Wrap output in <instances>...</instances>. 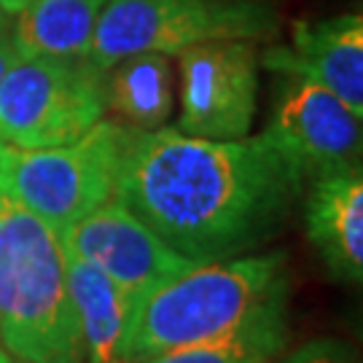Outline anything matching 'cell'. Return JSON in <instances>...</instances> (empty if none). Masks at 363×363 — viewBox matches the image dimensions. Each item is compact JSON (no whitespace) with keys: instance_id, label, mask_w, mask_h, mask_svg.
<instances>
[{"instance_id":"19","label":"cell","mask_w":363,"mask_h":363,"mask_svg":"<svg viewBox=\"0 0 363 363\" xmlns=\"http://www.w3.org/2000/svg\"><path fill=\"white\" fill-rule=\"evenodd\" d=\"M9 27H11V16L0 11V33H3V30H9Z\"/></svg>"},{"instance_id":"5","label":"cell","mask_w":363,"mask_h":363,"mask_svg":"<svg viewBox=\"0 0 363 363\" xmlns=\"http://www.w3.org/2000/svg\"><path fill=\"white\" fill-rule=\"evenodd\" d=\"M124 124L103 118L54 148L0 143V202L33 213L60 234L116 194Z\"/></svg>"},{"instance_id":"9","label":"cell","mask_w":363,"mask_h":363,"mask_svg":"<svg viewBox=\"0 0 363 363\" xmlns=\"http://www.w3.org/2000/svg\"><path fill=\"white\" fill-rule=\"evenodd\" d=\"M264 135L301 181L361 167V116L337 94L304 78L280 76L272 121Z\"/></svg>"},{"instance_id":"15","label":"cell","mask_w":363,"mask_h":363,"mask_svg":"<svg viewBox=\"0 0 363 363\" xmlns=\"http://www.w3.org/2000/svg\"><path fill=\"white\" fill-rule=\"evenodd\" d=\"M286 342L277 339H229V342H210L191 345L143 358L138 363H272V358L283 350Z\"/></svg>"},{"instance_id":"6","label":"cell","mask_w":363,"mask_h":363,"mask_svg":"<svg viewBox=\"0 0 363 363\" xmlns=\"http://www.w3.org/2000/svg\"><path fill=\"white\" fill-rule=\"evenodd\" d=\"M105 70L86 57H16L0 81V143L54 148L103 121Z\"/></svg>"},{"instance_id":"10","label":"cell","mask_w":363,"mask_h":363,"mask_svg":"<svg viewBox=\"0 0 363 363\" xmlns=\"http://www.w3.org/2000/svg\"><path fill=\"white\" fill-rule=\"evenodd\" d=\"M259 65L277 76L312 81L337 94L363 118V16L337 13L328 19H301L291 27V46L259 54Z\"/></svg>"},{"instance_id":"21","label":"cell","mask_w":363,"mask_h":363,"mask_svg":"<svg viewBox=\"0 0 363 363\" xmlns=\"http://www.w3.org/2000/svg\"><path fill=\"white\" fill-rule=\"evenodd\" d=\"M3 355H6V352H3V350H0V358H3Z\"/></svg>"},{"instance_id":"13","label":"cell","mask_w":363,"mask_h":363,"mask_svg":"<svg viewBox=\"0 0 363 363\" xmlns=\"http://www.w3.org/2000/svg\"><path fill=\"white\" fill-rule=\"evenodd\" d=\"M105 0H27L11 16L16 57H86Z\"/></svg>"},{"instance_id":"2","label":"cell","mask_w":363,"mask_h":363,"mask_svg":"<svg viewBox=\"0 0 363 363\" xmlns=\"http://www.w3.org/2000/svg\"><path fill=\"white\" fill-rule=\"evenodd\" d=\"M288 294L291 277L280 250L196 264L135 304L121 358L138 363L178 347L245 337L286 342Z\"/></svg>"},{"instance_id":"12","label":"cell","mask_w":363,"mask_h":363,"mask_svg":"<svg viewBox=\"0 0 363 363\" xmlns=\"http://www.w3.org/2000/svg\"><path fill=\"white\" fill-rule=\"evenodd\" d=\"M65 277L76 307L84 363H124L121 339L132 315L127 296L100 269L70 253H65Z\"/></svg>"},{"instance_id":"14","label":"cell","mask_w":363,"mask_h":363,"mask_svg":"<svg viewBox=\"0 0 363 363\" xmlns=\"http://www.w3.org/2000/svg\"><path fill=\"white\" fill-rule=\"evenodd\" d=\"M175 81L164 54H132L105 70V108L132 130H159L172 116Z\"/></svg>"},{"instance_id":"20","label":"cell","mask_w":363,"mask_h":363,"mask_svg":"<svg viewBox=\"0 0 363 363\" xmlns=\"http://www.w3.org/2000/svg\"><path fill=\"white\" fill-rule=\"evenodd\" d=\"M0 363H22V361H13V358H9V352H6V355L0 358Z\"/></svg>"},{"instance_id":"3","label":"cell","mask_w":363,"mask_h":363,"mask_svg":"<svg viewBox=\"0 0 363 363\" xmlns=\"http://www.w3.org/2000/svg\"><path fill=\"white\" fill-rule=\"evenodd\" d=\"M0 345L22 363H84L65 253L49 223L0 202Z\"/></svg>"},{"instance_id":"16","label":"cell","mask_w":363,"mask_h":363,"mask_svg":"<svg viewBox=\"0 0 363 363\" xmlns=\"http://www.w3.org/2000/svg\"><path fill=\"white\" fill-rule=\"evenodd\" d=\"M283 363H355V355L339 339H315L291 352Z\"/></svg>"},{"instance_id":"1","label":"cell","mask_w":363,"mask_h":363,"mask_svg":"<svg viewBox=\"0 0 363 363\" xmlns=\"http://www.w3.org/2000/svg\"><path fill=\"white\" fill-rule=\"evenodd\" d=\"M301 186L264 132L208 140L175 127H124L113 196L172 250L210 264L269 242Z\"/></svg>"},{"instance_id":"17","label":"cell","mask_w":363,"mask_h":363,"mask_svg":"<svg viewBox=\"0 0 363 363\" xmlns=\"http://www.w3.org/2000/svg\"><path fill=\"white\" fill-rule=\"evenodd\" d=\"M16 62V49H13L11 43V27L9 30H3L0 33V81L6 76V70Z\"/></svg>"},{"instance_id":"18","label":"cell","mask_w":363,"mask_h":363,"mask_svg":"<svg viewBox=\"0 0 363 363\" xmlns=\"http://www.w3.org/2000/svg\"><path fill=\"white\" fill-rule=\"evenodd\" d=\"M25 3H27V0H0V11L9 13V16H13V13L19 11Z\"/></svg>"},{"instance_id":"11","label":"cell","mask_w":363,"mask_h":363,"mask_svg":"<svg viewBox=\"0 0 363 363\" xmlns=\"http://www.w3.org/2000/svg\"><path fill=\"white\" fill-rule=\"evenodd\" d=\"M307 240L334 280L361 286L363 277V172H331L312 181L304 205Z\"/></svg>"},{"instance_id":"8","label":"cell","mask_w":363,"mask_h":363,"mask_svg":"<svg viewBox=\"0 0 363 363\" xmlns=\"http://www.w3.org/2000/svg\"><path fill=\"white\" fill-rule=\"evenodd\" d=\"M65 253L91 264L135 304L154 288L189 272L196 261L181 256L116 196L57 234Z\"/></svg>"},{"instance_id":"7","label":"cell","mask_w":363,"mask_h":363,"mask_svg":"<svg viewBox=\"0 0 363 363\" xmlns=\"http://www.w3.org/2000/svg\"><path fill=\"white\" fill-rule=\"evenodd\" d=\"M256 40H208L178 54L181 116L175 130L208 140H240L259 103Z\"/></svg>"},{"instance_id":"4","label":"cell","mask_w":363,"mask_h":363,"mask_svg":"<svg viewBox=\"0 0 363 363\" xmlns=\"http://www.w3.org/2000/svg\"><path fill=\"white\" fill-rule=\"evenodd\" d=\"M277 27L264 0H105L86 60L108 70L132 54L178 57L208 40H267Z\"/></svg>"}]
</instances>
